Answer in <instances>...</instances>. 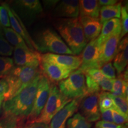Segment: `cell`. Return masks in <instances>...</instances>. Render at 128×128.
<instances>
[{"instance_id": "4316f807", "label": "cell", "mask_w": 128, "mask_h": 128, "mask_svg": "<svg viewBox=\"0 0 128 128\" xmlns=\"http://www.w3.org/2000/svg\"><path fill=\"white\" fill-rule=\"evenodd\" d=\"M110 97L114 104V107L112 109H114L119 112L124 116L128 118V99L123 97H117V96H112L110 93Z\"/></svg>"}, {"instance_id": "e575fe53", "label": "cell", "mask_w": 128, "mask_h": 128, "mask_svg": "<svg viewBox=\"0 0 128 128\" xmlns=\"http://www.w3.org/2000/svg\"><path fill=\"white\" fill-rule=\"evenodd\" d=\"M112 116H113V123L118 125H124L128 122V118H126L122 113L117 110L112 109Z\"/></svg>"}, {"instance_id": "cb8c5ba5", "label": "cell", "mask_w": 128, "mask_h": 128, "mask_svg": "<svg viewBox=\"0 0 128 128\" xmlns=\"http://www.w3.org/2000/svg\"><path fill=\"white\" fill-rule=\"evenodd\" d=\"M3 33L6 38V40L12 46L21 47L23 48H29L26 44L24 40L16 33L12 28H2Z\"/></svg>"}, {"instance_id": "ffe728a7", "label": "cell", "mask_w": 128, "mask_h": 128, "mask_svg": "<svg viewBox=\"0 0 128 128\" xmlns=\"http://www.w3.org/2000/svg\"><path fill=\"white\" fill-rule=\"evenodd\" d=\"M121 24L119 18H112L103 24L100 33L97 38V42L100 45L111 36L120 34Z\"/></svg>"}, {"instance_id": "83f0119b", "label": "cell", "mask_w": 128, "mask_h": 128, "mask_svg": "<svg viewBox=\"0 0 128 128\" xmlns=\"http://www.w3.org/2000/svg\"><path fill=\"white\" fill-rule=\"evenodd\" d=\"M99 110H106L112 109L114 107V104L110 96V92H102L98 95Z\"/></svg>"}, {"instance_id": "8992f818", "label": "cell", "mask_w": 128, "mask_h": 128, "mask_svg": "<svg viewBox=\"0 0 128 128\" xmlns=\"http://www.w3.org/2000/svg\"><path fill=\"white\" fill-rule=\"evenodd\" d=\"M60 92L72 100L84 97L87 94L84 73L80 70L72 71L66 79L58 84Z\"/></svg>"}, {"instance_id": "3957f363", "label": "cell", "mask_w": 128, "mask_h": 128, "mask_svg": "<svg viewBox=\"0 0 128 128\" xmlns=\"http://www.w3.org/2000/svg\"><path fill=\"white\" fill-rule=\"evenodd\" d=\"M41 72L40 66H14L5 78L8 84V90L4 96V102L18 94Z\"/></svg>"}, {"instance_id": "f546056e", "label": "cell", "mask_w": 128, "mask_h": 128, "mask_svg": "<svg viewBox=\"0 0 128 128\" xmlns=\"http://www.w3.org/2000/svg\"><path fill=\"white\" fill-rule=\"evenodd\" d=\"M14 50V47L9 44L8 42L0 33V55L11 56Z\"/></svg>"}, {"instance_id": "b9f144b4", "label": "cell", "mask_w": 128, "mask_h": 128, "mask_svg": "<svg viewBox=\"0 0 128 128\" xmlns=\"http://www.w3.org/2000/svg\"><path fill=\"white\" fill-rule=\"evenodd\" d=\"M43 2L44 5V7H46L47 8H49L55 7V5L59 2V1H54V0L49 1H49H43Z\"/></svg>"}, {"instance_id": "4dcf8cb0", "label": "cell", "mask_w": 128, "mask_h": 128, "mask_svg": "<svg viewBox=\"0 0 128 128\" xmlns=\"http://www.w3.org/2000/svg\"><path fill=\"white\" fill-rule=\"evenodd\" d=\"M121 33L120 34V39L125 36L128 32V7L122 6L121 8Z\"/></svg>"}, {"instance_id": "7402d4cb", "label": "cell", "mask_w": 128, "mask_h": 128, "mask_svg": "<svg viewBox=\"0 0 128 128\" xmlns=\"http://www.w3.org/2000/svg\"><path fill=\"white\" fill-rule=\"evenodd\" d=\"M121 8V3H118L110 6H102L100 8L99 14L100 23L103 24L112 18H119L120 17Z\"/></svg>"}, {"instance_id": "836d02e7", "label": "cell", "mask_w": 128, "mask_h": 128, "mask_svg": "<svg viewBox=\"0 0 128 128\" xmlns=\"http://www.w3.org/2000/svg\"><path fill=\"white\" fill-rule=\"evenodd\" d=\"M0 25L2 28L11 26L8 11L3 4L2 6H0Z\"/></svg>"}, {"instance_id": "4fadbf2b", "label": "cell", "mask_w": 128, "mask_h": 128, "mask_svg": "<svg viewBox=\"0 0 128 128\" xmlns=\"http://www.w3.org/2000/svg\"><path fill=\"white\" fill-rule=\"evenodd\" d=\"M14 2L20 15L28 23L34 22L43 12L42 6L39 0H19Z\"/></svg>"}, {"instance_id": "7c38bea8", "label": "cell", "mask_w": 128, "mask_h": 128, "mask_svg": "<svg viewBox=\"0 0 128 128\" xmlns=\"http://www.w3.org/2000/svg\"><path fill=\"white\" fill-rule=\"evenodd\" d=\"M42 60L55 64L72 72L78 70L81 64L80 55H66L46 53L42 55Z\"/></svg>"}, {"instance_id": "f1b7e54d", "label": "cell", "mask_w": 128, "mask_h": 128, "mask_svg": "<svg viewBox=\"0 0 128 128\" xmlns=\"http://www.w3.org/2000/svg\"><path fill=\"white\" fill-rule=\"evenodd\" d=\"M18 120L15 116L4 114L0 117V128H16Z\"/></svg>"}, {"instance_id": "2e32d148", "label": "cell", "mask_w": 128, "mask_h": 128, "mask_svg": "<svg viewBox=\"0 0 128 128\" xmlns=\"http://www.w3.org/2000/svg\"><path fill=\"white\" fill-rule=\"evenodd\" d=\"M120 34L111 36L100 45V61L102 65L111 62L116 55L119 42Z\"/></svg>"}, {"instance_id": "f35d334b", "label": "cell", "mask_w": 128, "mask_h": 128, "mask_svg": "<svg viewBox=\"0 0 128 128\" xmlns=\"http://www.w3.org/2000/svg\"><path fill=\"white\" fill-rule=\"evenodd\" d=\"M100 118L102 120L107 122L113 123V116H112V109H108L100 111Z\"/></svg>"}, {"instance_id": "277c9868", "label": "cell", "mask_w": 128, "mask_h": 128, "mask_svg": "<svg viewBox=\"0 0 128 128\" xmlns=\"http://www.w3.org/2000/svg\"><path fill=\"white\" fill-rule=\"evenodd\" d=\"M33 40L38 48V51L40 52L74 55L61 37L51 28L38 32Z\"/></svg>"}, {"instance_id": "d6a6232c", "label": "cell", "mask_w": 128, "mask_h": 128, "mask_svg": "<svg viewBox=\"0 0 128 128\" xmlns=\"http://www.w3.org/2000/svg\"><path fill=\"white\" fill-rule=\"evenodd\" d=\"M26 119H19L16 128H49V126L44 123L28 122Z\"/></svg>"}, {"instance_id": "ee69618b", "label": "cell", "mask_w": 128, "mask_h": 128, "mask_svg": "<svg viewBox=\"0 0 128 128\" xmlns=\"http://www.w3.org/2000/svg\"><path fill=\"white\" fill-rule=\"evenodd\" d=\"M121 128H127V126H126L125 124H124V125L122 126V127Z\"/></svg>"}, {"instance_id": "60d3db41", "label": "cell", "mask_w": 128, "mask_h": 128, "mask_svg": "<svg viewBox=\"0 0 128 128\" xmlns=\"http://www.w3.org/2000/svg\"><path fill=\"white\" fill-rule=\"evenodd\" d=\"M118 1L116 0H100L98 1L100 6H110L116 4Z\"/></svg>"}, {"instance_id": "e0dca14e", "label": "cell", "mask_w": 128, "mask_h": 128, "mask_svg": "<svg viewBox=\"0 0 128 128\" xmlns=\"http://www.w3.org/2000/svg\"><path fill=\"white\" fill-rule=\"evenodd\" d=\"M79 20L82 26L85 38L87 42L98 38L102 28V24L98 18L80 17Z\"/></svg>"}, {"instance_id": "6da1fadb", "label": "cell", "mask_w": 128, "mask_h": 128, "mask_svg": "<svg viewBox=\"0 0 128 128\" xmlns=\"http://www.w3.org/2000/svg\"><path fill=\"white\" fill-rule=\"evenodd\" d=\"M42 72L15 96L2 104L4 114L12 115L19 119H26L33 108L38 83Z\"/></svg>"}, {"instance_id": "7bdbcfd3", "label": "cell", "mask_w": 128, "mask_h": 128, "mask_svg": "<svg viewBox=\"0 0 128 128\" xmlns=\"http://www.w3.org/2000/svg\"><path fill=\"white\" fill-rule=\"evenodd\" d=\"M3 101H4V96H0V106H1Z\"/></svg>"}, {"instance_id": "603a6c76", "label": "cell", "mask_w": 128, "mask_h": 128, "mask_svg": "<svg viewBox=\"0 0 128 128\" xmlns=\"http://www.w3.org/2000/svg\"><path fill=\"white\" fill-rule=\"evenodd\" d=\"M128 81L124 80V76L120 74L113 81V87L110 93L112 96L123 97L128 99Z\"/></svg>"}, {"instance_id": "d4e9b609", "label": "cell", "mask_w": 128, "mask_h": 128, "mask_svg": "<svg viewBox=\"0 0 128 128\" xmlns=\"http://www.w3.org/2000/svg\"><path fill=\"white\" fill-rule=\"evenodd\" d=\"M92 124L88 121L79 112L69 119L66 122V128H92Z\"/></svg>"}, {"instance_id": "484cf974", "label": "cell", "mask_w": 128, "mask_h": 128, "mask_svg": "<svg viewBox=\"0 0 128 128\" xmlns=\"http://www.w3.org/2000/svg\"><path fill=\"white\" fill-rule=\"evenodd\" d=\"M15 66L12 59L0 56V79L6 78Z\"/></svg>"}, {"instance_id": "d6986e66", "label": "cell", "mask_w": 128, "mask_h": 128, "mask_svg": "<svg viewBox=\"0 0 128 128\" xmlns=\"http://www.w3.org/2000/svg\"><path fill=\"white\" fill-rule=\"evenodd\" d=\"M128 39L126 36L119 42L116 55L113 58V65L118 76L124 71L128 62Z\"/></svg>"}, {"instance_id": "ba28073f", "label": "cell", "mask_w": 128, "mask_h": 128, "mask_svg": "<svg viewBox=\"0 0 128 128\" xmlns=\"http://www.w3.org/2000/svg\"><path fill=\"white\" fill-rule=\"evenodd\" d=\"M80 56L81 64L78 70L82 72L92 69L100 70L102 66L100 61V45L97 39L89 42Z\"/></svg>"}, {"instance_id": "ab89813d", "label": "cell", "mask_w": 128, "mask_h": 128, "mask_svg": "<svg viewBox=\"0 0 128 128\" xmlns=\"http://www.w3.org/2000/svg\"><path fill=\"white\" fill-rule=\"evenodd\" d=\"M8 90V84L5 78L0 79V96H4Z\"/></svg>"}, {"instance_id": "d590c367", "label": "cell", "mask_w": 128, "mask_h": 128, "mask_svg": "<svg viewBox=\"0 0 128 128\" xmlns=\"http://www.w3.org/2000/svg\"><path fill=\"white\" fill-rule=\"evenodd\" d=\"M84 73L87 74L90 77L92 78L95 82L98 83V84H99L102 79L104 77L103 74L98 69H92V70H88Z\"/></svg>"}, {"instance_id": "30bf717a", "label": "cell", "mask_w": 128, "mask_h": 128, "mask_svg": "<svg viewBox=\"0 0 128 128\" xmlns=\"http://www.w3.org/2000/svg\"><path fill=\"white\" fill-rule=\"evenodd\" d=\"M14 64L17 66H40L42 55L39 52L32 50L29 48L15 47L13 50Z\"/></svg>"}, {"instance_id": "9a60e30c", "label": "cell", "mask_w": 128, "mask_h": 128, "mask_svg": "<svg viewBox=\"0 0 128 128\" xmlns=\"http://www.w3.org/2000/svg\"><path fill=\"white\" fill-rule=\"evenodd\" d=\"M40 68L42 72L52 84H57L66 79L72 72L70 70L62 68L55 64L42 60Z\"/></svg>"}, {"instance_id": "ac0fdd59", "label": "cell", "mask_w": 128, "mask_h": 128, "mask_svg": "<svg viewBox=\"0 0 128 128\" xmlns=\"http://www.w3.org/2000/svg\"><path fill=\"white\" fill-rule=\"evenodd\" d=\"M55 13L56 16L61 18H78L80 14L79 1L62 0L56 7Z\"/></svg>"}, {"instance_id": "5b68a950", "label": "cell", "mask_w": 128, "mask_h": 128, "mask_svg": "<svg viewBox=\"0 0 128 128\" xmlns=\"http://www.w3.org/2000/svg\"><path fill=\"white\" fill-rule=\"evenodd\" d=\"M72 99L64 96L55 84L51 83L50 93L42 111L34 122L44 123L48 124L56 114Z\"/></svg>"}, {"instance_id": "8d00e7d4", "label": "cell", "mask_w": 128, "mask_h": 128, "mask_svg": "<svg viewBox=\"0 0 128 128\" xmlns=\"http://www.w3.org/2000/svg\"><path fill=\"white\" fill-rule=\"evenodd\" d=\"M113 81H114V80H111L106 77H104L99 83L100 90L105 92H111L112 87H113Z\"/></svg>"}, {"instance_id": "44dd1931", "label": "cell", "mask_w": 128, "mask_h": 128, "mask_svg": "<svg viewBox=\"0 0 128 128\" xmlns=\"http://www.w3.org/2000/svg\"><path fill=\"white\" fill-rule=\"evenodd\" d=\"M101 6L97 0L79 1L80 17H90L98 18Z\"/></svg>"}, {"instance_id": "f6af8a7d", "label": "cell", "mask_w": 128, "mask_h": 128, "mask_svg": "<svg viewBox=\"0 0 128 128\" xmlns=\"http://www.w3.org/2000/svg\"><path fill=\"white\" fill-rule=\"evenodd\" d=\"M1 106H0V113H1Z\"/></svg>"}, {"instance_id": "5bb4252c", "label": "cell", "mask_w": 128, "mask_h": 128, "mask_svg": "<svg viewBox=\"0 0 128 128\" xmlns=\"http://www.w3.org/2000/svg\"><path fill=\"white\" fill-rule=\"evenodd\" d=\"M82 97L73 99L60 110L51 120L49 128H65L67 120L77 111Z\"/></svg>"}, {"instance_id": "1f68e13d", "label": "cell", "mask_w": 128, "mask_h": 128, "mask_svg": "<svg viewBox=\"0 0 128 128\" xmlns=\"http://www.w3.org/2000/svg\"><path fill=\"white\" fill-rule=\"evenodd\" d=\"M100 70L104 77L111 80H114L116 78V70L111 62L103 64Z\"/></svg>"}, {"instance_id": "8fae6325", "label": "cell", "mask_w": 128, "mask_h": 128, "mask_svg": "<svg viewBox=\"0 0 128 128\" xmlns=\"http://www.w3.org/2000/svg\"><path fill=\"white\" fill-rule=\"evenodd\" d=\"M3 4L8 11L10 25L12 26V29L24 40L26 44L29 48V49L32 50L38 51L37 46L27 30L23 22H22V19L20 18V16H18L14 10L7 3H3Z\"/></svg>"}, {"instance_id": "74e56055", "label": "cell", "mask_w": 128, "mask_h": 128, "mask_svg": "<svg viewBox=\"0 0 128 128\" xmlns=\"http://www.w3.org/2000/svg\"><path fill=\"white\" fill-rule=\"evenodd\" d=\"M123 125H118L114 123L99 120L96 122L94 128H121Z\"/></svg>"}, {"instance_id": "52a82bcc", "label": "cell", "mask_w": 128, "mask_h": 128, "mask_svg": "<svg viewBox=\"0 0 128 128\" xmlns=\"http://www.w3.org/2000/svg\"><path fill=\"white\" fill-rule=\"evenodd\" d=\"M50 84L51 82L49 81V80L43 74H42L38 83L33 108L30 114L27 118L26 122H34L40 114L49 97Z\"/></svg>"}, {"instance_id": "7a4b0ae2", "label": "cell", "mask_w": 128, "mask_h": 128, "mask_svg": "<svg viewBox=\"0 0 128 128\" xmlns=\"http://www.w3.org/2000/svg\"><path fill=\"white\" fill-rule=\"evenodd\" d=\"M56 28L74 55H80L87 44L79 18H60L54 20Z\"/></svg>"}, {"instance_id": "9c48e42d", "label": "cell", "mask_w": 128, "mask_h": 128, "mask_svg": "<svg viewBox=\"0 0 128 128\" xmlns=\"http://www.w3.org/2000/svg\"><path fill=\"white\" fill-rule=\"evenodd\" d=\"M99 93L86 94L81 99L78 107L79 113L91 123L98 121L100 119L98 107Z\"/></svg>"}]
</instances>
